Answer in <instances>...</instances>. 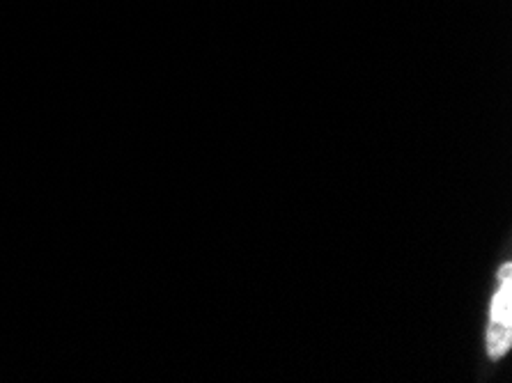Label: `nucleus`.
I'll use <instances>...</instances> for the list:
<instances>
[{"label": "nucleus", "mask_w": 512, "mask_h": 383, "mask_svg": "<svg viewBox=\"0 0 512 383\" xmlns=\"http://www.w3.org/2000/svg\"><path fill=\"white\" fill-rule=\"evenodd\" d=\"M512 285H510V264L501 269V287L492 303L490 333H487V349L494 358L503 356L510 347V317H512Z\"/></svg>", "instance_id": "nucleus-1"}]
</instances>
